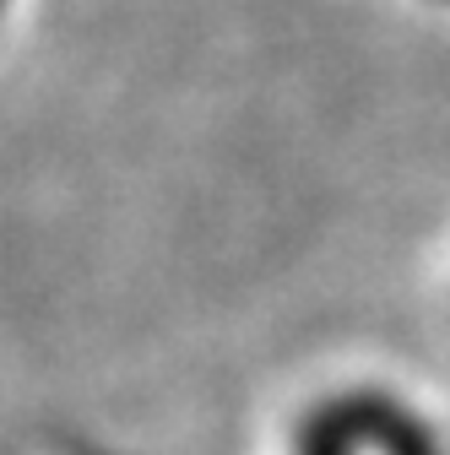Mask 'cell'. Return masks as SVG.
I'll list each match as a JSON object with an SVG mask.
<instances>
[{"label":"cell","mask_w":450,"mask_h":455,"mask_svg":"<svg viewBox=\"0 0 450 455\" xmlns=\"http://www.w3.org/2000/svg\"><path fill=\"white\" fill-rule=\"evenodd\" d=\"M353 428V439H369L380 455H439L434 439L418 428V418H407L397 402H385V395H348V402H336Z\"/></svg>","instance_id":"obj_1"},{"label":"cell","mask_w":450,"mask_h":455,"mask_svg":"<svg viewBox=\"0 0 450 455\" xmlns=\"http://www.w3.org/2000/svg\"><path fill=\"white\" fill-rule=\"evenodd\" d=\"M299 455H353V428H348V418H342L336 402L309 412V423L299 434Z\"/></svg>","instance_id":"obj_2"}]
</instances>
